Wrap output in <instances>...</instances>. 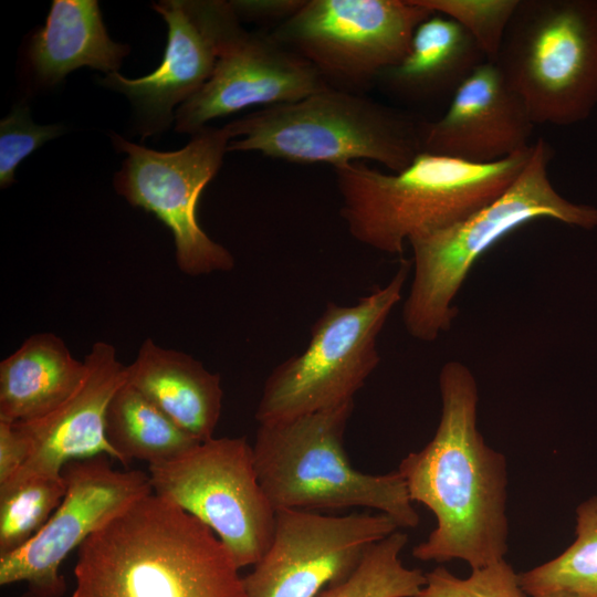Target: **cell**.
I'll return each instance as SVG.
<instances>
[{"label": "cell", "mask_w": 597, "mask_h": 597, "mask_svg": "<svg viewBox=\"0 0 597 597\" xmlns=\"http://www.w3.org/2000/svg\"><path fill=\"white\" fill-rule=\"evenodd\" d=\"M486 60L458 22L433 13L421 22L407 54L385 70L376 84L394 97L423 103L451 95Z\"/></svg>", "instance_id": "cell-19"}, {"label": "cell", "mask_w": 597, "mask_h": 597, "mask_svg": "<svg viewBox=\"0 0 597 597\" xmlns=\"http://www.w3.org/2000/svg\"><path fill=\"white\" fill-rule=\"evenodd\" d=\"M552 158V147L538 138L525 167L499 198L450 227L409 240L413 276L402 306L409 335L434 342L451 327L458 314L453 301L471 268L514 229L535 219L597 227V207L572 202L554 188Z\"/></svg>", "instance_id": "cell-4"}, {"label": "cell", "mask_w": 597, "mask_h": 597, "mask_svg": "<svg viewBox=\"0 0 597 597\" xmlns=\"http://www.w3.org/2000/svg\"><path fill=\"white\" fill-rule=\"evenodd\" d=\"M105 433L117 461L125 467L134 460L148 465L164 463L200 442L127 381L108 404Z\"/></svg>", "instance_id": "cell-22"}, {"label": "cell", "mask_w": 597, "mask_h": 597, "mask_svg": "<svg viewBox=\"0 0 597 597\" xmlns=\"http://www.w3.org/2000/svg\"><path fill=\"white\" fill-rule=\"evenodd\" d=\"M239 572L208 526L153 492L81 544L71 597H247Z\"/></svg>", "instance_id": "cell-2"}, {"label": "cell", "mask_w": 597, "mask_h": 597, "mask_svg": "<svg viewBox=\"0 0 597 597\" xmlns=\"http://www.w3.org/2000/svg\"><path fill=\"white\" fill-rule=\"evenodd\" d=\"M407 543L408 535L400 530L376 542L345 582L317 597H413L426 584V574L402 564L400 553Z\"/></svg>", "instance_id": "cell-25"}, {"label": "cell", "mask_w": 597, "mask_h": 597, "mask_svg": "<svg viewBox=\"0 0 597 597\" xmlns=\"http://www.w3.org/2000/svg\"><path fill=\"white\" fill-rule=\"evenodd\" d=\"M154 9L168 24L161 63L146 76L127 78L115 72L102 81L133 103L144 136L170 126L174 108L206 84L223 49L242 30L230 1L165 0Z\"/></svg>", "instance_id": "cell-14"}, {"label": "cell", "mask_w": 597, "mask_h": 597, "mask_svg": "<svg viewBox=\"0 0 597 597\" xmlns=\"http://www.w3.org/2000/svg\"><path fill=\"white\" fill-rule=\"evenodd\" d=\"M413 597H527L519 574L502 559L472 569L468 578L453 575L443 566L426 573V584Z\"/></svg>", "instance_id": "cell-27"}, {"label": "cell", "mask_w": 597, "mask_h": 597, "mask_svg": "<svg viewBox=\"0 0 597 597\" xmlns=\"http://www.w3.org/2000/svg\"><path fill=\"white\" fill-rule=\"evenodd\" d=\"M127 154L115 188L134 207L154 213L172 233L179 270L191 276L229 272L234 258L213 241L197 220L205 187L218 174L230 142L226 127H205L176 151H157L113 134Z\"/></svg>", "instance_id": "cell-11"}, {"label": "cell", "mask_w": 597, "mask_h": 597, "mask_svg": "<svg viewBox=\"0 0 597 597\" xmlns=\"http://www.w3.org/2000/svg\"><path fill=\"white\" fill-rule=\"evenodd\" d=\"M433 13L462 25L478 42L485 57L495 62L520 0H418Z\"/></svg>", "instance_id": "cell-26"}, {"label": "cell", "mask_w": 597, "mask_h": 597, "mask_svg": "<svg viewBox=\"0 0 597 597\" xmlns=\"http://www.w3.org/2000/svg\"><path fill=\"white\" fill-rule=\"evenodd\" d=\"M84 364V377L65 401L41 418L13 422L29 444V458L13 478L60 476L67 462L102 454L117 460L106 439L105 418L112 397L126 381V366L104 341L93 344Z\"/></svg>", "instance_id": "cell-17"}, {"label": "cell", "mask_w": 597, "mask_h": 597, "mask_svg": "<svg viewBox=\"0 0 597 597\" xmlns=\"http://www.w3.org/2000/svg\"><path fill=\"white\" fill-rule=\"evenodd\" d=\"M29 458V444L13 422L0 420V484L23 468Z\"/></svg>", "instance_id": "cell-29"}, {"label": "cell", "mask_w": 597, "mask_h": 597, "mask_svg": "<svg viewBox=\"0 0 597 597\" xmlns=\"http://www.w3.org/2000/svg\"><path fill=\"white\" fill-rule=\"evenodd\" d=\"M534 126L498 66L485 61L455 90L446 113L426 121L422 151L492 164L527 149Z\"/></svg>", "instance_id": "cell-16"}, {"label": "cell", "mask_w": 597, "mask_h": 597, "mask_svg": "<svg viewBox=\"0 0 597 597\" xmlns=\"http://www.w3.org/2000/svg\"><path fill=\"white\" fill-rule=\"evenodd\" d=\"M494 64L535 125L586 121L597 107V0H520Z\"/></svg>", "instance_id": "cell-7"}, {"label": "cell", "mask_w": 597, "mask_h": 597, "mask_svg": "<svg viewBox=\"0 0 597 597\" xmlns=\"http://www.w3.org/2000/svg\"><path fill=\"white\" fill-rule=\"evenodd\" d=\"M63 475H29L0 484V556L25 545L64 498Z\"/></svg>", "instance_id": "cell-24"}, {"label": "cell", "mask_w": 597, "mask_h": 597, "mask_svg": "<svg viewBox=\"0 0 597 597\" xmlns=\"http://www.w3.org/2000/svg\"><path fill=\"white\" fill-rule=\"evenodd\" d=\"M400 530L384 513L325 515L276 510L266 553L243 577L247 597H317L345 582L367 549Z\"/></svg>", "instance_id": "cell-13"}, {"label": "cell", "mask_w": 597, "mask_h": 597, "mask_svg": "<svg viewBox=\"0 0 597 597\" xmlns=\"http://www.w3.org/2000/svg\"><path fill=\"white\" fill-rule=\"evenodd\" d=\"M62 133L59 125H36L27 106H15L0 123L1 188L14 181L15 168L25 157Z\"/></svg>", "instance_id": "cell-28"}, {"label": "cell", "mask_w": 597, "mask_h": 597, "mask_svg": "<svg viewBox=\"0 0 597 597\" xmlns=\"http://www.w3.org/2000/svg\"><path fill=\"white\" fill-rule=\"evenodd\" d=\"M426 119L334 86L300 101L262 107L226 125L228 151H259L333 168L370 160L391 172L422 153Z\"/></svg>", "instance_id": "cell-5"}, {"label": "cell", "mask_w": 597, "mask_h": 597, "mask_svg": "<svg viewBox=\"0 0 597 597\" xmlns=\"http://www.w3.org/2000/svg\"><path fill=\"white\" fill-rule=\"evenodd\" d=\"M432 14L418 0H305L271 34L331 86L359 93L407 54Z\"/></svg>", "instance_id": "cell-10"}, {"label": "cell", "mask_w": 597, "mask_h": 597, "mask_svg": "<svg viewBox=\"0 0 597 597\" xmlns=\"http://www.w3.org/2000/svg\"><path fill=\"white\" fill-rule=\"evenodd\" d=\"M84 360L71 354L53 333H36L0 363V420L23 422L41 418L80 386Z\"/></svg>", "instance_id": "cell-20"}, {"label": "cell", "mask_w": 597, "mask_h": 597, "mask_svg": "<svg viewBox=\"0 0 597 597\" xmlns=\"http://www.w3.org/2000/svg\"><path fill=\"white\" fill-rule=\"evenodd\" d=\"M148 470L153 492L208 526L240 569L254 566L266 553L276 511L260 484L244 437H212Z\"/></svg>", "instance_id": "cell-9"}, {"label": "cell", "mask_w": 597, "mask_h": 597, "mask_svg": "<svg viewBox=\"0 0 597 597\" xmlns=\"http://www.w3.org/2000/svg\"><path fill=\"white\" fill-rule=\"evenodd\" d=\"M126 381L198 441L213 437L223 391L220 376L200 360L146 338L126 366Z\"/></svg>", "instance_id": "cell-18"}, {"label": "cell", "mask_w": 597, "mask_h": 597, "mask_svg": "<svg viewBox=\"0 0 597 597\" xmlns=\"http://www.w3.org/2000/svg\"><path fill=\"white\" fill-rule=\"evenodd\" d=\"M18 597H35L30 590H27L25 593L21 594Z\"/></svg>", "instance_id": "cell-32"}, {"label": "cell", "mask_w": 597, "mask_h": 597, "mask_svg": "<svg viewBox=\"0 0 597 597\" xmlns=\"http://www.w3.org/2000/svg\"><path fill=\"white\" fill-rule=\"evenodd\" d=\"M128 52L108 36L97 1L54 0L32 38L30 60L38 77L53 85L83 66L115 73Z\"/></svg>", "instance_id": "cell-21"}, {"label": "cell", "mask_w": 597, "mask_h": 597, "mask_svg": "<svg viewBox=\"0 0 597 597\" xmlns=\"http://www.w3.org/2000/svg\"><path fill=\"white\" fill-rule=\"evenodd\" d=\"M102 454L67 462L60 505L45 525L21 548L0 556V585L27 583L35 597H62L60 567L93 533L153 493L149 474L119 471ZM113 460V459H111Z\"/></svg>", "instance_id": "cell-12"}, {"label": "cell", "mask_w": 597, "mask_h": 597, "mask_svg": "<svg viewBox=\"0 0 597 597\" xmlns=\"http://www.w3.org/2000/svg\"><path fill=\"white\" fill-rule=\"evenodd\" d=\"M329 84L271 33L243 29L227 44L211 77L175 113L176 130L195 135L216 118L252 106L300 101Z\"/></svg>", "instance_id": "cell-15"}, {"label": "cell", "mask_w": 597, "mask_h": 597, "mask_svg": "<svg viewBox=\"0 0 597 597\" xmlns=\"http://www.w3.org/2000/svg\"><path fill=\"white\" fill-rule=\"evenodd\" d=\"M230 2L239 19L280 24L292 17L305 0H233Z\"/></svg>", "instance_id": "cell-30"}, {"label": "cell", "mask_w": 597, "mask_h": 597, "mask_svg": "<svg viewBox=\"0 0 597 597\" xmlns=\"http://www.w3.org/2000/svg\"><path fill=\"white\" fill-rule=\"evenodd\" d=\"M354 405L259 423L252 450L260 484L275 511L367 507L401 530L413 528L419 515L401 474H367L347 458L344 436Z\"/></svg>", "instance_id": "cell-6"}, {"label": "cell", "mask_w": 597, "mask_h": 597, "mask_svg": "<svg viewBox=\"0 0 597 597\" xmlns=\"http://www.w3.org/2000/svg\"><path fill=\"white\" fill-rule=\"evenodd\" d=\"M532 150L533 144L492 164L422 151L398 172L363 161L334 167L341 216L355 240L401 256L412 238L450 227L504 193Z\"/></svg>", "instance_id": "cell-3"}, {"label": "cell", "mask_w": 597, "mask_h": 597, "mask_svg": "<svg viewBox=\"0 0 597 597\" xmlns=\"http://www.w3.org/2000/svg\"><path fill=\"white\" fill-rule=\"evenodd\" d=\"M575 535L562 554L519 574L520 586L527 596L563 590L597 597V495L577 506Z\"/></svg>", "instance_id": "cell-23"}, {"label": "cell", "mask_w": 597, "mask_h": 597, "mask_svg": "<svg viewBox=\"0 0 597 597\" xmlns=\"http://www.w3.org/2000/svg\"><path fill=\"white\" fill-rule=\"evenodd\" d=\"M536 597H583V596H579L577 594L569 593V591L558 590V591H552V593L543 594V595H540V596H536Z\"/></svg>", "instance_id": "cell-31"}, {"label": "cell", "mask_w": 597, "mask_h": 597, "mask_svg": "<svg viewBox=\"0 0 597 597\" xmlns=\"http://www.w3.org/2000/svg\"><path fill=\"white\" fill-rule=\"evenodd\" d=\"M440 420L433 438L408 453L398 472L409 498L427 506L437 525L416 545L423 562L462 559L471 569L504 559L507 553V467L478 429L479 391L471 370L446 363L439 374Z\"/></svg>", "instance_id": "cell-1"}, {"label": "cell", "mask_w": 597, "mask_h": 597, "mask_svg": "<svg viewBox=\"0 0 597 597\" xmlns=\"http://www.w3.org/2000/svg\"><path fill=\"white\" fill-rule=\"evenodd\" d=\"M411 262L401 260L390 281L353 305L326 304L306 348L268 376L255 410L259 423L294 419L354 400L377 368L378 336L402 298Z\"/></svg>", "instance_id": "cell-8"}]
</instances>
